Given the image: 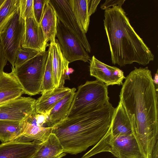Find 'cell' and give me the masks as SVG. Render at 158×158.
<instances>
[{
	"label": "cell",
	"instance_id": "1",
	"mask_svg": "<svg viewBox=\"0 0 158 158\" xmlns=\"http://www.w3.org/2000/svg\"><path fill=\"white\" fill-rule=\"evenodd\" d=\"M157 91L148 67H135L125 77L119 95L144 158H158Z\"/></svg>",
	"mask_w": 158,
	"mask_h": 158
},
{
	"label": "cell",
	"instance_id": "2",
	"mask_svg": "<svg viewBox=\"0 0 158 158\" xmlns=\"http://www.w3.org/2000/svg\"><path fill=\"white\" fill-rule=\"evenodd\" d=\"M103 22L113 64L145 66L154 60V55L131 25L122 6L105 10Z\"/></svg>",
	"mask_w": 158,
	"mask_h": 158
},
{
	"label": "cell",
	"instance_id": "3",
	"mask_svg": "<svg viewBox=\"0 0 158 158\" xmlns=\"http://www.w3.org/2000/svg\"><path fill=\"white\" fill-rule=\"evenodd\" d=\"M115 108L110 102L100 109L80 116L67 117L54 126L63 152L76 155L96 144L110 127Z\"/></svg>",
	"mask_w": 158,
	"mask_h": 158
},
{
	"label": "cell",
	"instance_id": "4",
	"mask_svg": "<svg viewBox=\"0 0 158 158\" xmlns=\"http://www.w3.org/2000/svg\"><path fill=\"white\" fill-rule=\"evenodd\" d=\"M108 86L96 80L87 81L78 86L68 117L83 115L96 110L108 104Z\"/></svg>",
	"mask_w": 158,
	"mask_h": 158
},
{
	"label": "cell",
	"instance_id": "5",
	"mask_svg": "<svg viewBox=\"0 0 158 158\" xmlns=\"http://www.w3.org/2000/svg\"><path fill=\"white\" fill-rule=\"evenodd\" d=\"M105 152H110L117 158H144L133 135L113 136L107 131L81 158H89Z\"/></svg>",
	"mask_w": 158,
	"mask_h": 158
},
{
	"label": "cell",
	"instance_id": "6",
	"mask_svg": "<svg viewBox=\"0 0 158 158\" xmlns=\"http://www.w3.org/2000/svg\"><path fill=\"white\" fill-rule=\"evenodd\" d=\"M48 50L40 52L24 63L14 68L15 76L24 93L33 96L40 93Z\"/></svg>",
	"mask_w": 158,
	"mask_h": 158
},
{
	"label": "cell",
	"instance_id": "7",
	"mask_svg": "<svg viewBox=\"0 0 158 158\" xmlns=\"http://www.w3.org/2000/svg\"><path fill=\"white\" fill-rule=\"evenodd\" d=\"M25 28L21 0L17 10L0 33V40L4 55L14 68V64L19 49L22 47Z\"/></svg>",
	"mask_w": 158,
	"mask_h": 158
},
{
	"label": "cell",
	"instance_id": "8",
	"mask_svg": "<svg viewBox=\"0 0 158 158\" xmlns=\"http://www.w3.org/2000/svg\"><path fill=\"white\" fill-rule=\"evenodd\" d=\"M57 19L81 42L86 51L90 53L91 48L85 33L73 10L69 0H49Z\"/></svg>",
	"mask_w": 158,
	"mask_h": 158
},
{
	"label": "cell",
	"instance_id": "9",
	"mask_svg": "<svg viewBox=\"0 0 158 158\" xmlns=\"http://www.w3.org/2000/svg\"><path fill=\"white\" fill-rule=\"evenodd\" d=\"M56 36L61 52L69 63L78 60L85 62L90 60L81 42L58 19Z\"/></svg>",
	"mask_w": 158,
	"mask_h": 158
},
{
	"label": "cell",
	"instance_id": "10",
	"mask_svg": "<svg viewBox=\"0 0 158 158\" xmlns=\"http://www.w3.org/2000/svg\"><path fill=\"white\" fill-rule=\"evenodd\" d=\"M36 100L20 97L0 104V120L23 122L35 111Z\"/></svg>",
	"mask_w": 158,
	"mask_h": 158
},
{
	"label": "cell",
	"instance_id": "11",
	"mask_svg": "<svg viewBox=\"0 0 158 158\" xmlns=\"http://www.w3.org/2000/svg\"><path fill=\"white\" fill-rule=\"evenodd\" d=\"M90 61L91 76L95 77L107 86L115 85H122L123 80L126 77L122 70L105 64L97 59L94 55Z\"/></svg>",
	"mask_w": 158,
	"mask_h": 158
},
{
	"label": "cell",
	"instance_id": "12",
	"mask_svg": "<svg viewBox=\"0 0 158 158\" xmlns=\"http://www.w3.org/2000/svg\"><path fill=\"white\" fill-rule=\"evenodd\" d=\"M25 20V28L22 47L34 49L39 52L46 51L48 45L40 26L35 18Z\"/></svg>",
	"mask_w": 158,
	"mask_h": 158
},
{
	"label": "cell",
	"instance_id": "13",
	"mask_svg": "<svg viewBox=\"0 0 158 158\" xmlns=\"http://www.w3.org/2000/svg\"><path fill=\"white\" fill-rule=\"evenodd\" d=\"M41 142L13 141L0 144V158H31Z\"/></svg>",
	"mask_w": 158,
	"mask_h": 158
},
{
	"label": "cell",
	"instance_id": "14",
	"mask_svg": "<svg viewBox=\"0 0 158 158\" xmlns=\"http://www.w3.org/2000/svg\"><path fill=\"white\" fill-rule=\"evenodd\" d=\"M14 68L9 73L3 71L0 75V104L19 98L24 93L17 78Z\"/></svg>",
	"mask_w": 158,
	"mask_h": 158
},
{
	"label": "cell",
	"instance_id": "15",
	"mask_svg": "<svg viewBox=\"0 0 158 158\" xmlns=\"http://www.w3.org/2000/svg\"><path fill=\"white\" fill-rule=\"evenodd\" d=\"M48 50L51 56L55 87H64L65 81L64 77L69 68V63L63 55L57 40L55 42L50 43Z\"/></svg>",
	"mask_w": 158,
	"mask_h": 158
},
{
	"label": "cell",
	"instance_id": "16",
	"mask_svg": "<svg viewBox=\"0 0 158 158\" xmlns=\"http://www.w3.org/2000/svg\"><path fill=\"white\" fill-rule=\"evenodd\" d=\"M72 89L64 86L55 87L43 92L36 101V112L47 116L56 105Z\"/></svg>",
	"mask_w": 158,
	"mask_h": 158
},
{
	"label": "cell",
	"instance_id": "17",
	"mask_svg": "<svg viewBox=\"0 0 158 158\" xmlns=\"http://www.w3.org/2000/svg\"><path fill=\"white\" fill-rule=\"evenodd\" d=\"M107 132L113 136L133 135L131 121L120 101L115 108L111 124Z\"/></svg>",
	"mask_w": 158,
	"mask_h": 158
},
{
	"label": "cell",
	"instance_id": "18",
	"mask_svg": "<svg viewBox=\"0 0 158 158\" xmlns=\"http://www.w3.org/2000/svg\"><path fill=\"white\" fill-rule=\"evenodd\" d=\"M76 90L75 88H72L71 91L51 110L47 116L48 127H53L68 117Z\"/></svg>",
	"mask_w": 158,
	"mask_h": 158
},
{
	"label": "cell",
	"instance_id": "19",
	"mask_svg": "<svg viewBox=\"0 0 158 158\" xmlns=\"http://www.w3.org/2000/svg\"><path fill=\"white\" fill-rule=\"evenodd\" d=\"M48 0L46 3L43 15L39 25L43 31L44 38L48 42H56L57 18L53 7Z\"/></svg>",
	"mask_w": 158,
	"mask_h": 158
},
{
	"label": "cell",
	"instance_id": "20",
	"mask_svg": "<svg viewBox=\"0 0 158 158\" xmlns=\"http://www.w3.org/2000/svg\"><path fill=\"white\" fill-rule=\"evenodd\" d=\"M53 127H41L31 124L25 120L23 121L22 133L16 140L20 142L35 141L43 142L52 133Z\"/></svg>",
	"mask_w": 158,
	"mask_h": 158
},
{
	"label": "cell",
	"instance_id": "21",
	"mask_svg": "<svg viewBox=\"0 0 158 158\" xmlns=\"http://www.w3.org/2000/svg\"><path fill=\"white\" fill-rule=\"evenodd\" d=\"M63 152V148L58 138L52 133L47 139L39 144L31 158H48L57 156Z\"/></svg>",
	"mask_w": 158,
	"mask_h": 158
},
{
	"label": "cell",
	"instance_id": "22",
	"mask_svg": "<svg viewBox=\"0 0 158 158\" xmlns=\"http://www.w3.org/2000/svg\"><path fill=\"white\" fill-rule=\"evenodd\" d=\"M23 121L0 120V140L2 143L15 141L21 135Z\"/></svg>",
	"mask_w": 158,
	"mask_h": 158
},
{
	"label": "cell",
	"instance_id": "23",
	"mask_svg": "<svg viewBox=\"0 0 158 158\" xmlns=\"http://www.w3.org/2000/svg\"><path fill=\"white\" fill-rule=\"evenodd\" d=\"M73 10L80 23L86 33L90 22L89 4L90 0H69Z\"/></svg>",
	"mask_w": 158,
	"mask_h": 158
},
{
	"label": "cell",
	"instance_id": "24",
	"mask_svg": "<svg viewBox=\"0 0 158 158\" xmlns=\"http://www.w3.org/2000/svg\"><path fill=\"white\" fill-rule=\"evenodd\" d=\"M19 0H5L0 8V33L15 13Z\"/></svg>",
	"mask_w": 158,
	"mask_h": 158
},
{
	"label": "cell",
	"instance_id": "25",
	"mask_svg": "<svg viewBox=\"0 0 158 158\" xmlns=\"http://www.w3.org/2000/svg\"><path fill=\"white\" fill-rule=\"evenodd\" d=\"M48 50V54L41 89V94L55 88L54 84L51 56L50 51Z\"/></svg>",
	"mask_w": 158,
	"mask_h": 158
},
{
	"label": "cell",
	"instance_id": "26",
	"mask_svg": "<svg viewBox=\"0 0 158 158\" xmlns=\"http://www.w3.org/2000/svg\"><path fill=\"white\" fill-rule=\"evenodd\" d=\"M39 53L34 49L21 47L17 53L14 64V68L19 66Z\"/></svg>",
	"mask_w": 158,
	"mask_h": 158
},
{
	"label": "cell",
	"instance_id": "27",
	"mask_svg": "<svg viewBox=\"0 0 158 158\" xmlns=\"http://www.w3.org/2000/svg\"><path fill=\"white\" fill-rule=\"evenodd\" d=\"M48 0H33L35 19L39 25L44 13L45 5Z\"/></svg>",
	"mask_w": 158,
	"mask_h": 158
},
{
	"label": "cell",
	"instance_id": "28",
	"mask_svg": "<svg viewBox=\"0 0 158 158\" xmlns=\"http://www.w3.org/2000/svg\"><path fill=\"white\" fill-rule=\"evenodd\" d=\"M23 13L25 19L35 18L33 10V0H21Z\"/></svg>",
	"mask_w": 158,
	"mask_h": 158
},
{
	"label": "cell",
	"instance_id": "29",
	"mask_svg": "<svg viewBox=\"0 0 158 158\" xmlns=\"http://www.w3.org/2000/svg\"><path fill=\"white\" fill-rule=\"evenodd\" d=\"M125 1V0H106L100 7L102 9L106 10L115 6H122Z\"/></svg>",
	"mask_w": 158,
	"mask_h": 158
},
{
	"label": "cell",
	"instance_id": "30",
	"mask_svg": "<svg viewBox=\"0 0 158 158\" xmlns=\"http://www.w3.org/2000/svg\"><path fill=\"white\" fill-rule=\"evenodd\" d=\"M7 61L4 55L0 40V75L3 71Z\"/></svg>",
	"mask_w": 158,
	"mask_h": 158
},
{
	"label": "cell",
	"instance_id": "31",
	"mask_svg": "<svg viewBox=\"0 0 158 158\" xmlns=\"http://www.w3.org/2000/svg\"><path fill=\"white\" fill-rule=\"evenodd\" d=\"M153 80L156 88L157 89L158 84V70H157L156 73H155L154 79H153Z\"/></svg>",
	"mask_w": 158,
	"mask_h": 158
},
{
	"label": "cell",
	"instance_id": "32",
	"mask_svg": "<svg viewBox=\"0 0 158 158\" xmlns=\"http://www.w3.org/2000/svg\"><path fill=\"white\" fill-rule=\"evenodd\" d=\"M66 155V154L65 153L63 152L57 156L52 157L48 158H61L62 157L65 156Z\"/></svg>",
	"mask_w": 158,
	"mask_h": 158
},
{
	"label": "cell",
	"instance_id": "33",
	"mask_svg": "<svg viewBox=\"0 0 158 158\" xmlns=\"http://www.w3.org/2000/svg\"><path fill=\"white\" fill-rule=\"evenodd\" d=\"M5 0H0V8L2 6Z\"/></svg>",
	"mask_w": 158,
	"mask_h": 158
}]
</instances>
